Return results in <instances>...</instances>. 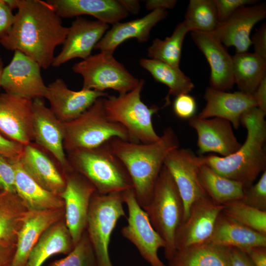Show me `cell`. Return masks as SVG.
<instances>
[{
  "mask_svg": "<svg viewBox=\"0 0 266 266\" xmlns=\"http://www.w3.org/2000/svg\"><path fill=\"white\" fill-rule=\"evenodd\" d=\"M18 11L9 33L0 44L10 51H19L41 68L52 66L56 47L62 44L68 28L46 1L18 0Z\"/></svg>",
  "mask_w": 266,
  "mask_h": 266,
  "instance_id": "cell-1",
  "label": "cell"
},
{
  "mask_svg": "<svg viewBox=\"0 0 266 266\" xmlns=\"http://www.w3.org/2000/svg\"><path fill=\"white\" fill-rule=\"evenodd\" d=\"M107 143L125 166L136 199L144 209L151 200L166 156L170 151L179 147L176 134L168 127L160 139L153 143H134L118 137H113Z\"/></svg>",
  "mask_w": 266,
  "mask_h": 266,
  "instance_id": "cell-2",
  "label": "cell"
},
{
  "mask_svg": "<svg viewBox=\"0 0 266 266\" xmlns=\"http://www.w3.org/2000/svg\"><path fill=\"white\" fill-rule=\"evenodd\" d=\"M266 114L257 107L245 111L240 119V124L247 131L244 143L226 157L200 155L202 164L223 176L241 183L244 189L253 185L260 174L266 170Z\"/></svg>",
  "mask_w": 266,
  "mask_h": 266,
  "instance_id": "cell-3",
  "label": "cell"
},
{
  "mask_svg": "<svg viewBox=\"0 0 266 266\" xmlns=\"http://www.w3.org/2000/svg\"><path fill=\"white\" fill-rule=\"evenodd\" d=\"M67 153L73 170L89 181L97 193H122L133 189L125 166L112 152L107 142L94 148L77 149Z\"/></svg>",
  "mask_w": 266,
  "mask_h": 266,
  "instance_id": "cell-4",
  "label": "cell"
},
{
  "mask_svg": "<svg viewBox=\"0 0 266 266\" xmlns=\"http://www.w3.org/2000/svg\"><path fill=\"white\" fill-rule=\"evenodd\" d=\"M144 210L152 226L165 241V255L168 260L176 251L175 234L183 221L184 205L175 182L164 165L151 200Z\"/></svg>",
  "mask_w": 266,
  "mask_h": 266,
  "instance_id": "cell-5",
  "label": "cell"
},
{
  "mask_svg": "<svg viewBox=\"0 0 266 266\" xmlns=\"http://www.w3.org/2000/svg\"><path fill=\"white\" fill-rule=\"evenodd\" d=\"M144 84V81L140 80L132 91L118 96H107L103 98V100L107 118L126 129L129 141L150 143L160 138L152 123V116L160 108L156 105L148 107L142 101L141 92Z\"/></svg>",
  "mask_w": 266,
  "mask_h": 266,
  "instance_id": "cell-6",
  "label": "cell"
},
{
  "mask_svg": "<svg viewBox=\"0 0 266 266\" xmlns=\"http://www.w3.org/2000/svg\"><path fill=\"white\" fill-rule=\"evenodd\" d=\"M63 146L67 153L77 149L94 148L113 137L129 141L126 129L107 118L103 98L97 99L79 117L63 122Z\"/></svg>",
  "mask_w": 266,
  "mask_h": 266,
  "instance_id": "cell-7",
  "label": "cell"
},
{
  "mask_svg": "<svg viewBox=\"0 0 266 266\" xmlns=\"http://www.w3.org/2000/svg\"><path fill=\"white\" fill-rule=\"evenodd\" d=\"M122 193L93 195L89 207L87 235L97 266H113L109 255L111 233L118 220L126 217Z\"/></svg>",
  "mask_w": 266,
  "mask_h": 266,
  "instance_id": "cell-8",
  "label": "cell"
},
{
  "mask_svg": "<svg viewBox=\"0 0 266 266\" xmlns=\"http://www.w3.org/2000/svg\"><path fill=\"white\" fill-rule=\"evenodd\" d=\"M75 73L82 75V89L104 92L112 89L123 94L135 89L140 80L132 75L113 54L100 52L91 55L72 67Z\"/></svg>",
  "mask_w": 266,
  "mask_h": 266,
  "instance_id": "cell-9",
  "label": "cell"
},
{
  "mask_svg": "<svg viewBox=\"0 0 266 266\" xmlns=\"http://www.w3.org/2000/svg\"><path fill=\"white\" fill-rule=\"evenodd\" d=\"M122 195L128 210V224L121 230L122 235L134 245L150 266H165L158 254L160 248H165V241L138 204L133 189L124 191Z\"/></svg>",
  "mask_w": 266,
  "mask_h": 266,
  "instance_id": "cell-10",
  "label": "cell"
},
{
  "mask_svg": "<svg viewBox=\"0 0 266 266\" xmlns=\"http://www.w3.org/2000/svg\"><path fill=\"white\" fill-rule=\"evenodd\" d=\"M201 164L200 156L189 149H174L165 158L164 166L171 174L183 202L182 222L188 218L195 203L208 197L199 178V168Z\"/></svg>",
  "mask_w": 266,
  "mask_h": 266,
  "instance_id": "cell-11",
  "label": "cell"
},
{
  "mask_svg": "<svg viewBox=\"0 0 266 266\" xmlns=\"http://www.w3.org/2000/svg\"><path fill=\"white\" fill-rule=\"evenodd\" d=\"M67 172L66 187L60 196L65 204V221L75 246L86 229L91 200L97 191L79 173L74 170Z\"/></svg>",
  "mask_w": 266,
  "mask_h": 266,
  "instance_id": "cell-12",
  "label": "cell"
},
{
  "mask_svg": "<svg viewBox=\"0 0 266 266\" xmlns=\"http://www.w3.org/2000/svg\"><path fill=\"white\" fill-rule=\"evenodd\" d=\"M41 66L21 52L14 51L10 63L3 68L1 88L5 92L31 98H42L46 90Z\"/></svg>",
  "mask_w": 266,
  "mask_h": 266,
  "instance_id": "cell-13",
  "label": "cell"
},
{
  "mask_svg": "<svg viewBox=\"0 0 266 266\" xmlns=\"http://www.w3.org/2000/svg\"><path fill=\"white\" fill-rule=\"evenodd\" d=\"M33 100L7 93L0 94V133L26 145L33 140Z\"/></svg>",
  "mask_w": 266,
  "mask_h": 266,
  "instance_id": "cell-14",
  "label": "cell"
},
{
  "mask_svg": "<svg viewBox=\"0 0 266 266\" xmlns=\"http://www.w3.org/2000/svg\"><path fill=\"white\" fill-rule=\"evenodd\" d=\"M33 133L37 145L49 152L65 171L72 170L63 146V122L45 105L42 98L33 100Z\"/></svg>",
  "mask_w": 266,
  "mask_h": 266,
  "instance_id": "cell-15",
  "label": "cell"
},
{
  "mask_svg": "<svg viewBox=\"0 0 266 266\" xmlns=\"http://www.w3.org/2000/svg\"><path fill=\"white\" fill-rule=\"evenodd\" d=\"M266 17V6L264 3L243 6L227 20L219 23L210 33L225 46L234 47L236 53L246 52L252 44L251 30Z\"/></svg>",
  "mask_w": 266,
  "mask_h": 266,
  "instance_id": "cell-16",
  "label": "cell"
},
{
  "mask_svg": "<svg viewBox=\"0 0 266 266\" xmlns=\"http://www.w3.org/2000/svg\"><path fill=\"white\" fill-rule=\"evenodd\" d=\"M223 207V205L216 203L209 197L195 203L188 218L177 229L175 237L176 250L207 242Z\"/></svg>",
  "mask_w": 266,
  "mask_h": 266,
  "instance_id": "cell-17",
  "label": "cell"
},
{
  "mask_svg": "<svg viewBox=\"0 0 266 266\" xmlns=\"http://www.w3.org/2000/svg\"><path fill=\"white\" fill-rule=\"evenodd\" d=\"M108 28V24L100 21L77 17L68 27L62 49L55 57L52 66L57 67L75 58L89 57Z\"/></svg>",
  "mask_w": 266,
  "mask_h": 266,
  "instance_id": "cell-18",
  "label": "cell"
},
{
  "mask_svg": "<svg viewBox=\"0 0 266 266\" xmlns=\"http://www.w3.org/2000/svg\"><path fill=\"white\" fill-rule=\"evenodd\" d=\"M107 96L104 92L95 90H71L62 79L57 78L47 86L44 98L57 119L66 122L79 117L99 98Z\"/></svg>",
  "mask_w": 266,
  "mask_h": 266,
  "instance_id": "cell-19",
  "label": "cell"
},
{
  "mask_svg": "<svg viewBox=\"0 0 266 266\" xmlns=\"http://www.w3.org/2000/svg\"><path fill=\"white\" fill-rule=\"evenodd\" d=\"M189 125L197 132V146L200 155L212 152L226 157L241 146L228 120L214 117L202 119L196 115L189 119Z\"/></svg>",
  "mask_w": 266,
  "mask_h": 266,
  "instance_id": "cell-20",
  "label": "cell"
},
{
  "mask_svg": "<svg viewBox=\"0 0 266 266\" xmlns=\"http://www.w3.org/2000/svg\"><path fill=\"white\" fill-rule=\"evenodd\" d=\"M191 37L210 66V87L222 91L231 90L234 84L233 56L211 33L191 32Z\"/></svg>",
  "mask_w": 266,
  "mask_h": 266,
  "instance_id": "cell-21",
  "label": "cell"
},
{
  "mask_svg": "<svg viewBox=\"0 0 266 266\" xmlns=\"http://www.w3.org/2000/svg\"><path fill=\"white\" fill-rule=\"evenodd\" d=\"M206 105L197 115L202 119L218 117L229 121L232 126L238 129L242 114L247 110L257 107L252 95L242 93L217 90L210 87L205 91Z\"/></svg>",
  "mask_w": 266,
  "mask_h": 266,
  "instance_id": "cell-22",
  "label": "cell"
},
{
  "mask_svg": "<svg viewBox=\"0 0 266 266\" xmlns=\"http://www.w3.org/2000/svg\"><path fill=\"white\" fill-rule=\"evenodd\" d=\"M65 217V208L28 210L18 233L11 266H24L28 256L43 233Z\"/></svg>",
  "mask_w": 266,
  "mask_h": 266,
  "instance_id": "cell-23",
  "label": "cell"
},
{
  "mask_svg": "<svg viewBox=\"0 0 266 266\" xmlns=\"http://www.w3.org/2000/svg\"><path fill=\"white\" fill-rule=\"evenodd\" d=\"M61 18L88 15L112 25L126 18L129 13L116 0H47Z\"/></svg>",
  "mask_w": 266,
  "mask_h": 266,
  "instance_id": "cell-24",
  "label": "cell"
},
{
  "mask_svg": "<svg viewBox=\"0 0 266 266\" xmlns=\"http://www.w3.org/2000/svg\"><path fill=\"white\" fill-rule=\"evenodd\" d=\"M167 15L166 10L156 9L140 18L118 22L106 32L95 49L113 54L120 44L128 39L134 38L140 43L145 42L150 37L152 28L166 19Z\"/></svg>",
  "mask_w": 266,
  "mask_h": 266,
  "instance_id": "cell-25",
  "label": "cell"
},
{
  "mask_svg": "<svg viewBox=\"0 0 266 266\" xmlns=\"http://www.w3.org/2000/svg\"><path fill=\"white\" fill-rule=\"evenodd\" d=\"M27 173L46 190L60 196L66 187L63 177L50 158L32 143L25 145L20 157Z\"/></svg>",
  "mask_w": 266,
  "mask_h": 266,
  "instance_id": "cell-26",
  "label": "cell"
},
{
  "mask_svg": "<svg viewBox=\"0 0 266 266\" xmlns=\"http://www.w3.org/2000/svg\"><path fill=\"white\" fill-rule=\"evenodd\" d=\"M19 158L8 160L15 172L16 193L28 210L64 208L61 197L46 190L33 180L23 168Z\"/></svg>",
  "mask_w": 266,
  "mask_h": 266,
  "instance_id": "cell-27",
  "label": "cell"
},
{
  "mask_svg": "<svg viewBox=\"0 0 266 266\" xmlns=\"http://www.w3.org/2000/svg\"><path fill=\"white\" fill-rule=\"evenodd\" d=\"M207 242L245 250L255 246H266V235L229 218L221 212Z\"/></svg>",
  "mask_w": 266,
  "mask_h": 266,
  "instance_id": "cell-28",
  "label": "cell"
},
{
  "mask_svg": "<svg viewBox=\"0 0 266 266\" xmlns=\"http://www.w3.org/2000/svg\"><path fill=\"white\" fill-rule=\"evenodd\" d=\"M63 219L48 228L31 250L24 266H41L53 255L68 254L74 245Z\"/></svg>",
  "mask_w": 266,
  "mask_h": 266,
  "instance_id": "cell-29",
  "label": "cell"
},
{
  "mask_svg": "<svg viewBox=\"0 0 266 266\" xmlns=\"http://www.w3.org/2000/svg\"><path fill=\"white\" fill-rule=\"evenodd\" d=\"M168 266H230V247L205 242L176 250Z\"/></svg>",
  "mask_w": 266,
  "mask_h": 266,
  "instance_id": "cell-30",
  "label": "cell"
},
{
  "mask_svg": "<svg viewBox=\"0 0 266 266\" xmlns=\"http://www.w3.org/2000/svg\"><path fill=\"white\" fill-rule=\"evenodd\" d=\"M28 211L16 193L0 192V245L16 248L18 234Z\"/></svg>",
  "mask_w": 266,
  "mask_h": 266,
  "instance_id": "cell-31",
  "label": "cell"
},
{
  "mask_svg": "<svg viewBox=\"0 0 266 266\" xmlns=\"http://www.w3.org/2000/svg\"><path fill=\"white\" fill-rule=\"evenodd\" d=\"M233 62L234 84L240 92L252 96L266 76V60L246 52L236 53Z\"/></svg>",
  "mask_w": 266,
  "mask_h": 266,
  "instance_id": "cell-32",
  "label": "cell"
},
{
  "mask_svg": "<svg viewBox=\"0 0 266 266\" xmlns=\"http://www.w3.org/2000/svg\"><path fill=\"white\" fill-rule=\"evenodd\" d=\"M199 178L207 196L219 204L240 200L244 195V187L238 181L223 176L205 164L199 168Z\"/></svg>",
  "mask_w": 266,
  "mask_h": 266,
  "instance_id": "cell-33",
  "label": "cell"
},
{
  "mask_svg": "<svg viewBox=\"0 0 266 266\" xmlns=\"http://www.w3.org/2000/svg\"><path fill=\"white\" fill-rule=\"evenodd\" d=\"M140 65L147 70L157 82L167 86L169 89L168 96H177L189 94L194 88L191 79L186 76L179 67L151 59L142 58Z\"/></svg>",
  "mask_w": 266,
  "mask_h": 266,
  "instance_id": "cell-34",
  "label": "cell"
},
{
  "mask_svg": "<svg viewBox=\"0 0 266 266\" xmlns=\"http://www.w3.org/2000/svg\"><path fill=\"white\" fill-rule=\"evenodd\" d=\"M189 32L183 21L176 26L171 36L164 40L156 38L147 50L149 59L179 67L183 40Z\"/></svg>",
  "mask_w": 266,
  "mask_h": 266,
  "instance_id": "cell-35",
  "label": "cell"
},
{
  "mask_svg": "<svg viewBox=\"0 0 266 266\" xmlns=\"http://www.w3.org/2000/svg\"><path fill=\"white\" fill-rule=\"evenodd\" d=\"M183 21L189 32L212 33L219 24L214 0H190Z\"/></svg>",
  "mask_w": 266,
  "mask_h": 266,
  "instance_id": "cell-36",
  "label": "cell"
},
{
  "mask_svg": "<svg viewBox=\"0 0 266 266\" xmlns=\"http://www.w3.org/2000/svg\"><path fill=\"white\" fill-rule=\"evenodd\" d=\"M221 213L229 218L266 235V211L246 205L240 200L223 204Z\"/></svg>",
  "mask_w": 266,
  "mask_h": 266,
  "instance_id": "cell-37",
  "label": "cell"
},
{
  "mask_svg": "<svg viewBox=\"0 0 266 266\" xmlns=\"http://www.w3.org/2000/svg\"><path fill=\"white\" fill-rule=\"evenodd\" d=\"M49 266H97L87 233L85 232L66 257L53 262Z\"/></svg>",
  "mask_w": 266,
  "mask_h": 266,
  "instance_id": "cell-38",
  "label": "cell"
},
{
  "mask_svg": "<svg viewBox=\"0 0 266 266\" xmlns=\"http://www.w3.org/2000/svg\"><path fill=\"white\" fill-rule=\"evenodd\" d=\"M243 203L262 211H266V170L254 185L245 188L240 200Z\"/></svg>",
  "mask_w": 266,
  "mask_h": 266,
  "instance_id": "cell-39",
  "label": "cell"
},
{
  "mask_svg": "<svg viewBox=\"0 0 266 266\" xmlns=\"http://www.w3.org/2000/svg\"><path fill=\"white\" fill-rule=\"evenodd\" d=\"M175 115L182 119H190L194 117L197 110L195 98L189 94H180L176 97L173 103Z\"/></svg>",
  "mask_w": 266,
  "mask_h": 266,
  "instance_id": "cell-40",
  "label": "cell"
},
{
  "mask_svg": "<svg viewBox=\"0 0 266 266\" xmlns=\"http://www.w3.org/2000/svg\"><path fill=\"white\" fill-rule=\"evenodd\" d=\"M219 23L227 20L241 6L256 4L255 0H214Z\"/></svg>",
  "mask_w": 266,
  "mask_h": 266,
  "instance_id": "cell-41",
  "label": "cell"
},
{
  "mask_svg": "<svg viewBox=\"0 0 266 266\" xmlns=\"http://www.w3.org/2000/svg\"><path fill=\"white\" fill-rule=\"evenodd\" d=\"M0 187L2 190L16 193L14 168L8 159L0 154Z\"/></svg>",
  "mask_w": 266,
  "mask_h": 266,
  "instance_id": "cell-42",
  "label": "cell"
},
{
  "mask_svg": "<svg viewBox=\"0 0 266 266\" xmlns=\"http://www.w3.org/2000/svg\"><path fill=\"white\" fill-rule=\"evenodd\" d=\"M12 10L4 0H0V39L9 33L13 25L15 14Z\"/></svg>",
  "mask_w": 266,
  "mask_h": 266,
  "instance_id": "cell-43",
  "label": "cell"
},
{
  "mask_svg": "<svg viewBox=\"0 0 266 266\" xmlns=\"http://www.w3.org/2000/svg\"><path fill=\"white\" fill-rule=\"evenodd\" d=\"M25 145L9 140L0 133V154L8 159L21 157Z\"/></svg>",
  "mask_w": 266,
  "mask_h": 266,
  "instance_id": "cell-44",
  "label": "cell"
},
{
  "mask_svg": "<svg viewBox=\"0 0 266 266\" xmlns=\"http://www.w3.org/2000/svg\"><path fill=\"white\" fill-rule=\"evenodd\" d=\"M254 53L266 60V24L263 23L251 38Z\"/></svg>",
  "mask_w": 266,
  "mask_h": 266,
  "instance_id": "cell-45",
  "label": "cell"
},
{
  "mask_svg": "<svg viewBox=\"0 0 266 266\" xmlns=\"http://www.w3.org/2000/svg\"><path fill=\"white\" fill-rule=\"evenodd\" d=\"M230 266H255L247 254L243 250L230 247Z\"/></svg>",
  "mask_w": 266,
  "mask_h": 266,
  "instance_id": "cell-46",
  "label": "cell"
},
{
  "mask_svg": "<svg viewBox=\"0 0 266 266\" xmlns=\"http://www.w3.org/2000/svg\"><path fill=\"white\" fill-rule=\"evenodd\" d=\"M255 266H266V246H255L245 250Z\"/></svg>",
  "mask_w": 266,
  "mask_h": 266,
  "instance_id": "cell-47",
  "label": "cell"
},
{
  "mask_svg": "<svg viewBox=\"0 0 266 266\" xmlns=\"http://www.w3.org/2000/svg\"><path fill=\"white\" fill-rule=\"evenodd\" d=\"M257 107L266 114V76L262 79L252 95Z\"/></svg>",
  "mask_w": 266,
  "mask_h": 266,
  "instance_id": "cell-48",
  "label": "cell"
},
{
  "mask_svg": "<svg viewBox=\"0 0 266 266\" xmlns=\"http://www.w3.org/2000/svg\"><path fill=\"white\" fill-rule=\"evenodd\" d=\"M177 3L176 0H148L145 7L148 10H164L173 8Z\"/></svg>",
  "mask_w": 266,
  "mask_h": 266,
  "instance_id": "cell-49",
  "label": "cell"
},
{
  "mask_svg": "<svg viewBox=\"0 0 266 266\" xmlns=\"http://www.w3.org/2000/svg\"><path fill=\"white\" fill-rule=\"evenodd\" d=\"M15 249L0 245V266H10L11 265Z\"/></svg>",
  "mask_w": 266,
  "mask_h": 266,
  "instance_id": "cell-50",
  "label": "cell"
},
{
  "mask_svg": "<svg viewBox=\"0 0 266 266\" xmlns=\"http://www.w3.org/2000/svg\"><path fill=\"white\" fill-rule=\"evenodd\" d=\"M120 4L129 14H136L140 10L138 0H118Z\"/></svg>",
  "mask_w": 266,
  "mask_h": 266,
  "instance_id": "cell-51",
  "label": "cell"
},
{
  "mask_svg": "<svg viewBox=\"0 0 266 266\" xmlns=\"http://www.w3.org/2000/svg\"><path fill=\"white\" fill-rule=\"evenodd\" d=\"M3 68V62L0 55V88H1V78Z\"/></svg>",
  "mask_w": 266,
  "mask_h": 266,
  "instance_id": "cell-52",
  "label": "cell"
},
{
  "mask_svg": "<svg viewBox=\"0 0 266 266\" xmlns=\"http://www.w3.org/2000/svg\"></svg>",
  "mask_w": 266,
  "mask_h": 266,
  "instance_id": "cell-53",
  "label": "cell"
}]
</instances>
